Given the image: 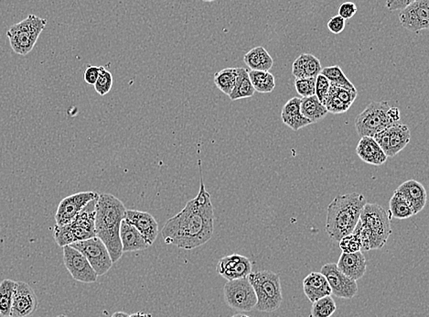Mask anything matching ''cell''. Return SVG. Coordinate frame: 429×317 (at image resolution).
<instances>
[{
	"instance_id": "1",
	"label": "cell",
	"mask_w": 429,
	"mask_h": 317,
	"mask_svg": "<svg viewBox=\"0 0 429 317\" xmlns=\"http://www.w3.org/2000/svg\"><path fill=\"white\" fill-rule=\"evenodd\" d=\"M198 164L201 173V188L197 197L190 200L176 216L168 219L162 231L167 245L190 250L203 246L212 239L214 231V210L211 195L204 183L200 149L198 145Z\"/></svg>"
},
{
	"instance_id": "2",
	"label": "cell",
	"mask_w": 429,
	"mask_h": 317,
	"mask_svg": "<svg viewBox=\"0 0 429 317\" xmlns=\"http://www.w3.org/2000/svg\"><path fill=\"white\" fill-rule=\"evenodd\" d=\"M126 210L124 204L115 195H98L96 205V236L106 245L113 263H118L123 255L119 232Z\"/></svg>"
},
{
	"instance_id": "3",
	"label": "cell",
	"mask_w": 429,
	"mask_h": 317,
	"mask_svg": "<svg viewBox=\"0 0 429 317\" xmlns=\"http://www.w3.org/2000/svg\"><path fill=\"white\" fill-rule=\"evenodd\" d=\"M366 198L358 193L338 195L327 208L326 231L332 241L339 242L353 232Z\"/></svg>"
},
{
	"instance_id": "4",
	"label": "cell",
	"mask_w": 429,
	"mask_h": 317,
	"mask_svg": "<svg viewBox=\"0 0 429 317\" xmlns=\"http://www.w3.org/2000/svg\"><path fill=\"white\" fill-rule=\"evenodd\" d=\"M353 233L358 237L364 252L380 250L392 234L391 217L378 204L366 203Z\"/></svg>"
},
{
	"instance_id": "5",
	"label": "cell",
	"mask_w": 429,
	"mask_h": 317,
	"mask_svg": "<svg viewBox=\"0 0 429 317\" xmlns=\"http://www.w3.org/2000/svg\"><path fill=\"white\" fill-rule=\"evenodd\" d=\"M98 198L88 203L69 224L55 225L54 237L60 247L69 246L76 242L96 237L95 219Z\"/></svg>"
},
{
	"instance_id": "6",
	"label": "cell",
	"mask_w": 429,
	"mask_h": 317,
	"mask_svg": "<svg viewBox=\"0 0 429 317\" xmlns=\"http://www.w3.org/2000/svg\"><path fill=\"white\" fill-rule=\"evenodd\" d=\"M256 293V308L260 312L272 313L278 310L283 302L280 277L275 272L259 271L248 277Z\"/></svg>"
},
{
	"instance_id": "7",
	"label": "cell",
	"mask_w": 429,
	"mask_h": 317,
	"mask_svg": "<svg viewBox=\"0 0 429 317\" xmlns=\"http://www.w3.org/2000/svg\"><path fill=\"white\" fill-rule=\"evenodd\" d=\"M46 19L30 14L26 19L14 24L7 32L11 48L16 54L25 56L34 48L41 33L45 29Z\"/></svg>"
},
{
	"instance_id": "8",
	"label": "cell",
	"mask_w": 429,
	"mask_h": 317,
	"mask_svg": "<svg viewBox=\"0 0 429 317\" xmlns=\"http://www.w3.org/2000/svg\"><path fill=\"white\" fill-rule=\"evenodd\" d=\"M387 101H373L355 118V128L359 136L373 137L378 132L394 125L389 117Z\"/></svg>"
},
{
	"instance_id": "9",
	"label": "cell",
	"mask_w": 429,
	"mask_h": 317,
	"mask_svg": "<svg viewBox=\"0 0 429 317\" xmlns=\"http://www.w3.org/2000/svg\"><path fill=\"white\" fill-rule=\"evenodd\" d=\"M224 300L229 307L240 312L256 308L257 299L248 278L227 281L223 287Z\"/></svg>"
},
{
	"instance_id": "10",
	"label": "cell",
	"mask_w": 429,
	"mask_h": 317,
	"mask_svg": "<svg viewBox=\"0 0 429 317\" xmlns=\"http://www.w3.org/2000/svg\"><path fill=\"white\" fill-rule=\"evenodd\" d=\"M89 261L98 276H103L112 268L113 263L106 245L98 237L70 245Z\"/></svg>"
},
{
	"instance_id": "11",
	"label": "cell",
	"mask_w": 429,
	"mask_h": 317,
	"mask_svg": "<svg viewBox=\"0 0 429 317\" xmlns=\"http://www.w3.org/2000/svg\"><path fill=\"white\" fill-rule=\"evenodd\" d=\"M373 138L387 157H395L410 142L411 132L408 126L397 123Z\"/></svg>"
},
{
	"instance_id": "12",
	"label": "cell",
	"mask_w": 429,
	"mask_h": 317,
	"mask_svg": "<svg viewBox=\"0 0 429 317\" xmlns=\"http://www.w3.org/2000/svg\"><path fill=\"white\" fill-rule=\"evenodd\" d=\"M63 263L72 277L77 282L94 283L98 281V274L87 259L70 245L63 247Z\"/></svg>"
},
{
	"instance_id": "13",
	"label": "cell",
	"mask_w": 429,
	"mask_h": 317,
	"mask_svg": "<svg viewBox=\"0 0 429 317\" xmlns=\"http://www.w3.org/2000/svg\"><path fill=\"white\" fill-rule=\"evenodd\" d=\"M322 274L328 281L331 294L342 299H353L358 293L357 281L346 276L338 269L337 264L327 263L322 266Z\"/></svg>"
},
{
	"instance_id": "14",
	"label": "cell",
	"mask_w": 429,
	"mask_h": 317,
	"mask_svg": "<svg viewBox=\"0 0 429 317\" xmlns=\"http://www.w3.org/2000/svg\"><path fill=\"white\" fill-rule=\"evenodd\" d=\"M98 195V193L90 191L77 193V194L65 197L58 206L56 215H55L56 225L69 224L88 203L96 199Z\"/></svg>"
},
{
	"instance_id": "15",
	"label": "cell",
	"mask_w": 429,
	"mask_h": 317,
	"mask_svg": "<svg viewBox=\"0 0 429 317\" xmlns=\"http://www.w3.org/2000/svg\"><path fill=\"white\" fill-rule=\"evenodd\" d=\"M401 25L409 32L419 33L429 27V0H417L401 10Z\"/></svg>"
},
{
	"instance_id": "16",
	"label": "cell",
	"mask_w": 429,
	"mask_h": 317,
	"mask_svg": "<svg viewBox=\"0 0 429 317\" xmlns=\"http://www.w3.org/2000/svg\"><path fill=\"white\" fill-rule=\"evenodd\" d=\"M38 305L37 296L30 285L24 282H16L10 317H30L37 311Z\"/></svg>"
},
{
	"instance_id": "17",
	"label": "cell",
	"mask_w": 429,
	"mask_h": 317,
	"mask_svg": "<svg viewBox=\"0 0 429 317\" xmlns=\"http://www.w3.org/2000/svg\"><path fill=\"white\" fill-rule=\"evenodd\" d=\"M252 269L253 265L251 261L240 254H231L221 258L216 267L218 274L227 281L248 278Z\"/></svg>"
},
{
	"instance_id": "18",
	"label": "cell",
	"mask_w": 429,
	"mask_h": 317,
	"mask_svg": "<svg viewBox=\"0 0 429 317\" xmlns=\"http://www.w3.org/2000/svg\"><path fill=\"white\" fill-rule=\"evenodd\" d=\"M124 220L140 231L149 246L153 245L159 234V224L151 214L148 212L129 209L124 213Z\"/></svg>"
},
{
	"instance_id": "19",
	"label": "cell",
	"mask_w": 429,
	"mask_h": 317,
	"mask_svg": "<svg viewBox=\"0 0 429 317\" xmlns=\"http://www.w3.org/2000/svg\"><path fill=\"white\" fill-rule=\"evenodd\" d=\"M395 192L399 193L408 201L414 215L421 212L427 204V191H426L424 186L419 181H406L405 183L398 186Z\"/></svg>"
},
{
	"instance_id": "20",
	"label": "cell",
	"mask_w": 429,
	"mask_h": 317,
	"mask_svg": "<svg viewBox=\"0 0 429 317\" xmlns=\"http://www.w3.org/2000/svg\"><path fill=\"white\" fill-rule=\"evenodd\" d=\"M337 267L346 276L358 281L364 277L366 272V259L362 252L342 253L338 261Z\"/></svg>"
},
{
	"instance_id": "21",
	"label": "cell",
	"mask_w": 429,
	"mask_h": 317,
	"mask_svg": "<svg viewBox=\"0 0 429 317\" xmlns=\"http://www.w3.org/2000/svg\"><path fill=\"white\" fill-rule=\"evenodd\" d=\"M355 151L362 162L375 166H380L388 158L372 137L361 138Z\"/></svg>"
},
{
	"instance_id": "22",
	"label": "cell",
	"mask_w": 429,
	"mask_h": 317,
	"mask_svg": "<svg viewBox=\"0 0 429 317\" xmlns=\"http://www.w3.org/2000/svg\"><path fill=\"white\" fill-rule=\"evenodd\" d=\"M303 291L309 300L314 303L323 297L331 296L328 281L322 272H311L303 280Z\"/></svg>"
},
{
	"instance_id": "23",
	"label": "cell",
	"mask_w": 429,
	"mask_h": 317,
	"mask_svg": "<svg viewBox=\"0 0 429 317\" xmlns=\"http://www.w3.org/2000/svg\"><path fill=\"white\" fill-rule=\"evenodd\" d=\"M120 241L122 250L124 252H140L148 249L149 245L146 243L144 237L141 235L140 231L131 224L123 220L120 226Z\"/></svg>"
},
{
	"instance_id": "24",
	"label": "cell",
	"mask_w": 429,
	"mask_h": 317,
	"mask_svg": "<svg viewBox=\"0 0 429 317\" xmlns=\"http://www.w3.org/2000/svg\"><path fill=\"white\" fill-rule=\"evenodd\" d=\"M300 98L289 99L285 105L281 112L282 121L285 125L289 127L292 131H298L305 127L311 125V121L307 120L300 111Z\"/></svg>"
},
{
	"instance_id": "25",
	"label": "cell",
	"mask_w": 429,
	"mask_h": 317,
	"mask_svg": "<svg viewBox=\"0 0 429 317\" xmlns=\"http://www.w3.org/2000/svg\"><path fill=\"white\" fill-rule=\"evenodd\" d=\"M322 63L314 55L303 54L293 63L292 74L296 78H316L322 72Z\"/></svg>"
},
{
	"instance_id": "26",
	"label": "cell",
	"mask_w": 429,
	"mask_h": 317,
	"mask_svg": "<svg viewBox=\"0 0 429 317\" xmlns=\"http://www.w3.org/2000/svg\"><path fill=\"white\" fill-rule=\"evenodd\" d=\"M243 62L251 70L270 72L274 65L273 58L264 47L252 49L243 56Z\"/></svg>"
},
{
	"instance_id": "27",
	"label": "cell",
	"mask_w": 429,
	"mask_h": 317,
	"mask_svg": "<svg viewBox=\"0 0 429 317\" xmlns=\"http://www.w3.org/2000/svg\"><path fill=\"white\" fill-rule=\"evenodd\" d=\"M300 111L311 124L320 122L329 113L326 107L320 103L316 96L301 98Z\"/></svg>"
},
{
	"instance_id": "28",
	"label": "cell",
	"mask_w": 429,
	"mask_h": 317,
	"mask_svg": "<svg viewBox=\"0 0 429 317\" xmlns=\"http://www.w3.org/2000/svg\"><path fill=\"white\" fill-rule=\"evenodd\" d=\"M256 93V90L252 85L249 78L248 71L245 68H237L236 81L234 89L229 95L230 99L232 101L240 100V99L252 98Z\"/></svg>"
},
{
	"instance_id": "29",
	"label": "cell",
	"mask_w": 429,
	"mask_h": 317,
	"mask_svg": "<svg viewBox=\"0 0 429 317\" xmlns=\"http://www.w3.org/2000/svg\"><path fill=\"white\" fill-rule=\"evenodd\" d=\"M249 78L254 90L262 94L272 92L276 87V78L270 72L254 71L248 72Z\"/></svg>"
},
{
	"instance_id": "30",
	"label": "cell",
	"mask_w": 429,
	"mask_h": 317,
	"mask_svg": "<svg viewBox=\"0 0 429 317\" xmlns=\"http://www.w3.org/2000/svg\"><path fill=\"white\" fill-rule=\"evenodd\" d=\"M388 214L391 219L393 217L395 219H408L414 216V212L408 201L395 191L390 199Z\"/></svg>"
},
{
	"instance_id": "31",
	"label": "cell",
	"mask_w": 429,
	"mask_h": 317,
	"mask_svg": "<svg viewBox=\"0 0 429 317\" xmlns=\"http://www.w3.org/2000/svg\"><path fill=\"white\" fill-rule=\"evenodd\" d=\"M320 74L329 80L331 84L336 85V87L345 88V89L357 92L356 87H354L353 83L348 79L342 68L339 65L328 66V67L322 68Z\"/></svg>"
},
{
	"instance_id": "32",
	"label": "cell",
	"mask_w": 429,
	"mask_h": 317,
	"mask_svg": "<svg viewBox=\"0 0 429 317\" xmlns=\"http://www.w3.org/2000/svg\"><path fill=\"white\" fill-rule=\"evenodd\" d=\"M237 68H226L214 74V84L224 95L228 96L234 89L236 81Z\"/></svg>"
},
{
	"instance_id": "33",
	"label": "cell",
	"mask_w": 429,
	"mask_h": 317,
	"mask_svg": "<svg viewBox=\"0 0 429 317\" xmlns=\"http://www.w3.org/2000/svg\"><path fill=\"white\" fill-rule=\"evenodd\" d=\"M15 283L10 279L2 281L0 283V316L2 317H10Z\"/></svg>"
},
{
	"instance_id": "34",
	"label": "cell",
	"mask_w": 429,
	"mask_h": 317,
	"mask_svg": "<svg viewBox=\"0 0 429 317\" xmlns=\"http://www.w3.org/2000/svg\"><path fill=\"white\" fill-rule=\"evenodd\" d=\"M336 304L331 296L312 303L311 317H331L336 311Z\"/></svg>"
},
{
	"instance_id": "35",
	"label": "cell",
	"mask_w": 429,
	"mask_h": 317,
	"mask_svg": "<svg viewBox=\"0 0 429 317\" xmlns=\"http://www.w3.org/2000/svg\"><path fill=\"white\" fill-rule=\"evenodd\" d=\"M113 83V78L112 74L109 71L107 70L104 66H100V73L98 80H96V84L94 85L95 90L98 95L102 96L107 95L112 89Z\"/></svg>"
},
{
	"instance_id": "36",
	"label": "cell",
	"mask_w": 429,
	"mask_h": 317,
	"mask_svg": "<svg viewBox=\"0 0 429 317\" xmlns=\"http://www.w3.org/2000/svg\"><path fill=\"white\" fill-rule=\"evenodd\" d=\"M315 87H316V78L314 77L296 78L295 80L296 91L302 98L315 96Z\"/></svg>"
},
{
	"instance_id": "37",
	"label": "cell",
	"mask_w": 429,
	"mask_h": 317,
	"mask_svg": "<svg viewBox=\"0 0 429 317\" xmlns=\"http://www.w3.org/2000/svg\"><path fill=\"white\" fill-rule=\"evenodd\" d=\"M325 107L328 112L333 113V114H342V113L347 112L351 107L338 98L331 89L329 90L328 96H327Z\"/></svg>"
},
{
	"instance_id": "38",
	"label": "cell",
	"mask_w": 429,
	"mask_h": 317,
	"mask_svg": "<svg viewBox=\"0 0 429 317\" xmlns=\"http://www.w3.org/2000/svg\"><path fill=\"white\" fill-rule=\"evenodd\" d=\"M340 249L342 253H354L362 252L361 241L355 234L351 233L350 235L343 237L339 241Z\"/></svg>"
},
{
	"instance_id": "39",
	"label": "cell",
	"mask_w": 429,
	"mask_h": 317,
	"mask_svg": "<svg viewBox=\"0 0 429 317\" xmlns=\"http://www.w3.org/2000/svg\"><path fill=\"white\" fill-rule=\"evenodd\" d=\"M329 87H331V83L326 78L325 76L320 74L316 77V87H315V96L319 99L320 103L325 106V101L327 96H328Z\"/></svg>"
},
{
	"instance_id": "40",
	"label": "cell",
	"mask_w": 429,
	"mask_h": 317,
	"mask_svg": "<svg viewBox=\"0 0 429 317\" xmlns=\"http://www.w3.org/2000/svg\"><path fill=\"white\" fill-rule=\"evenodd\" d=\"M329 89L332 91L336 95L338 98H340V100L348 105L349 107H351V105L353 104V102L355 101L357 98V95H358V92H353V91H350L345 89V88L336 87V85L331 84V87H329Z\"/></svg>"
},
{
	"instance_id": "41",
	"label": "cell",
	"mask_w": 429,
	"mask_h": 317,
	"mask_svg": "<svg viewBox=\"0 0 429 317\" xmlns=\"http://www.w3.org/2000/svg\"><path fill=\"white\" fill-rule=\"evenodd\" d=\"M346 26V21L342 19V17L337 15L331 17L327 24L329 32L333 33V34H340L343 30H344Z\"/></svg>"
},
{
	"instance_id": "42",
	"label": "cell",
	"mask_w": 429,
	"mask_h": 317,
	"mask_svg": "<svg viewBox=\"0 0 429 317\" xmlns=\"http://www.w3.org/2000/svg\"><path fill=\"white\" fill-rule=\"evenodd\" d=\"M357 10H358V8H357L355 3L348 1L342 3L340 6L338 12H339V16L347 21V19H350L355 15Z\"/></svg>"
},
{
	"instance_id": "43",
	"label": "cell",
	"mask_w": 429,
	"mask_h": 317,
	"mask_svg": "<svg viewBox=\"0 0 429 317\" xmlns=\"http://www.w3.org/2000/svg\"><path fill=\"white\" fill-rule=\"evenodd\" d=\"M99 73H100V66L88 65L84 74L85 83L89 85H95L98 78Z\"/></svg>"
},
{
	"instance_id": "44",
	"label": "cell",
	"mask_w": 429,
	"mask_h": 317,
	"mask_svg": "<svg viewBox=\"0 0 429 317\" xmlns=\"http://www.w3.org/2000/svg\"><path fill=\"white\" fill-rule=\"evenodd\" d=\"M417 0H386V8L390 11L402 10Z\"/></svg>"
},
{
	"instance_id": "45",
	"label": "cell",
	"mask_w": 429,
	"mask_h": 317,
	"mask_svg": "<svg viewBox=\"0 0 429 317\" xmlns=\"http://www.w3.org/2000/svg\"><path fill=\"white\" fill-rule=\"evenodd\" d=\"M129 317H152V315H151V314L138 312L132 314V315H130Z\"/></svg>"
},
{
	"instance_id": "46",
	"label": "cell",
	"mask_w": 429,
	"mask_h": 317,
	"mask_svg": "<svg viewBox=\"0 0 429 317\" xmlns=\"http://www.w3.org/2000/svg\"><path fill=\"white\" fill-rule=\"evenodd\" d=\"M111 317H129V315H127V314L124 312H116Z\"/></svg>"
},
{
	"instance_id": "47",
	"label": "cell",
	"mask_w": 429,
	"mask_h": 317,
	"mask_svg": "<svg viewBox=\"0 0 429 317\" xmlns=\"http://www.w3.org/2000/svg\"><path fill=\"white\" fill-rule=\"evenodd\" d=\"M231 317H251V316L243 315V314H237V315H234Z\"/></svg>"
},
{
	"instance_id": "48",
	"label": "cell",
	"mask_w": 429,
	"mask_h": 317,
	"mask_svg": "<svg viewBox=\"0 0 429 317\" xmlns=\"http://www.w3.org/2000/svg\"><path fill=\"white\" fill-rule=\"evenodd\" d=\"M203 1H204V2H214V1H216V0H203Z\"/></svg>"
},
{
	"instance_id": "49",
	"label": "cell",
	"mask_w": 429,
	"mask_h": 317,
	"mask_svg": "<svg viewBox=\"0 0 429 317\" xmlns=\"http://www.w3.org/2000/svg\"><path fill=\"white\" fill-rule=\"evenodd\" d=\"M56 317H69V316H65V315H60V316H58Z\"/></svg>"
}]
</instances>
